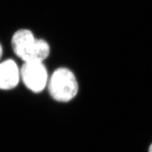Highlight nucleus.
I'll return each instance as SVG.
<instances>
[{
	"mask_svg": "<svg viewBox=\"0 0 152 152\" xmlns=\"http://www.w3.org/2000/svg\"><path fill=\"white\" fill-rule=\"evenodd\" d=\"M11 46L15 54L25 62H42L49 56L50 48L48 43L36 39L29 30L21 29L14 33Z\"/></svg>",
	"mask_w": 152,
	"mask_h": 152,
	"instance_id": "nucleus-1",
	"label": "nucleus"
},
{
	"mask_svg": "<svg viewBox=\"0 0 152 152\" xmlns=\"http://www.w3.org/2000/svg\"><path fill=\"white\" fill-rule=\"evenodd\" d=\"M49 92L54 100L67 102L75 97L78 90L75 76L66 68H59L52 74L49 81Z\"/></svg>",
	"mask_w": 152,
	"mask_h": 152,
	"instance_id": "nucleus-2",
	"label": "nucleus"
},
{
	"mask_svg": "<svg viewBox=\"0 0 152 152\" xmlns=\"http://www.w3.org/2000/svg\"><path fill=\"white\" fill-rule=\"evenodd\" d=\"M20 74L25 85L34 92H40L46 87L48 75L42 62H25Z\"/></svg>",
	"mask_w": 152,
	"mask_h": 152,
	"instance_id": "nucleus-3",
	"label": "nucleus"
},
{
	"mask_svg": "<svg viewBox=\"0 0 152 152\" xmlns=\"http://www.w3.org/2000/svg\"><path fill=\"white\" fill-rule=\"evenodd\" d=\"M20 71L12 59L6 60L0 64V90H11L18 85Z\"/></svg>",
	"mask_w": 152,
	"mask_h": 152,
	"instance_id": "nucleus-4",
	"label": "nucleus"
},
{
	"mask_svg": "<svg viewBox=\"0 0 152 152\" xmlns=\"http://www.w3.org/2000/svg\"><path fill=\"white\" fill-rule=\"evenodd\" d=\"M3 54V51H2V47H1V44H0V59H1V56H2Z\"/></svg>",
	"mask_w": 152,
	"mask_h": 152,
	"instance_id": "nucleus-5",
	"label": "nucleus"
},
{
	"mask_svg": "<svg viewBox=\"0 0 152 152\" xmlns=\"http://www.w3.org/2000/svg\"><path fill=\"white\" fill-rule=\"evenodd\" d=\"M149 152H152V144H151V147H150V148H149Z\"/></svg>",
	"mask_w": 152,
	"mask_h": 152,
	"instance_id": "nucleus-6",
	"label": "nucleus"
}]
</instances>
